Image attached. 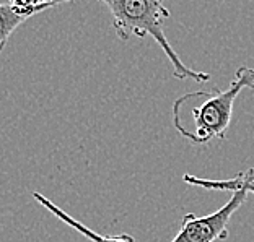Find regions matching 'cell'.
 Returning a JSON list of instances; mask_svg holds the SVG:
<instances>
[{
	"label": "cell",
	"instance_id": "cell-1",
	"mask_svg": "<svg viewBox=\"0 0 254 242\" xmlns=\"http://www.w3.org/2000/svg\"><path fill=\"white\" fill-rule=\"evenodd\" d=\"M243 90H254V68L251 67H240L227 90L192 91L178 97L171 107L176 132L197 146L225 140L235 101Z\"/></svg>",
	"mask_w": 254,
	"mask_h": 242
},
{
	"label": "cell",
	"instance_id": "cell-2",
	"mask_svg": "<svg viewBox=\"0 0 254 242\" xmlns=\"http://www.w3.org/2000/svg\"><path fill=\"white\" fill-rule=\"evenodd\" d=\"M106 5L113 16V28L121 41L130 38H153L173 65V75L178 80H194L205 83L210 75L192 70L184 63L173 49L165 34V21L170 18V10L165 0H98Z\"/></svg>",
	"mask_w": 254,
	"mask_h": 242
},
{
	"label": "cell",
	"instance_id": "cell-3",
	"mask_svg": "<svg viewBox=\"0 0 254 242\" xmlns=\"http://www.w3.org/2000/svg\"><path fill=\"white\" fill-rule=\"evenodd\" d=\"M246 190H236L222 208L205 216L188 213L183 216L181 228L171 242H215L228 238V223L246 201Z\"/></svg>",
	"mask_w": 254,
	"mask_h": 242
},
{
	"label": "cell",
	"instance_id": "cell-4",
	"mask_svg": "<svg viewBox=\"0 0 254 242\" xmlns=\"http://www.w3.org/2000/svg\"><path fill=\"white\" fill-rule=\"evenodd\" d=\"M33 198L38 201L39 205L44 206L46 210L49 213H53L54 216H57V220H61L62 223H65L67 226H70L75 231H78L82 236H85L86 239L91 241V242H135V239L132 238L129 234H119V236H103L100 233L93 231V229H90L88 226H85L83 223H80L78 220H75L72 218L68 213L64 211L61 206L54 205V201H51L48 197H44L43 194L39 192H33Z\"/></svg>",
	"mask_w": 254,
	"mask_h": 242
},
{
	"label": "cell",
	"instance_id": "cell-5",
	"mask_svg": "<svg viewBox=\"0 0 254 242\" xmlns=\"http://www.w3.org/2000/svg\"><path fill=\"white\" fill-rule=\"evenodd\" d=\"M183 181L189 186L202 187L207 190H228V192H236V190H246L248 194H254V168L248 169L245 172H240L238 176L228 181H212V179H202V177L184 174Z\"/></svg>",
	"mask_w": 254,
	"mask_h": 242
},
{
	"label": "cell",
	"instance_id": "cell-6",
	"mask_svg": "<svg viewBox=\"0 0 254 242\" xmlns=\"http://www.w3.org/2000/svg\"><path fill=\"white\" fill-rule=\"evenodd\" d=\"M28 18L10 7L8 3H0V52L5 49L8 39Z\"/></svg>",
	"mask_w": 254,
	"mask_h": 242
},
{
	"label": "cell",
	"instance_id": "cell-7",
	"mask_svg": "<svg viewBox=\"0 0 254 242\" xmlns=\"http://www.w3.org/2000/svg\"><path fill=\"white\" fill-rule=\"evenodd\" d=\"M64 2H68V0H8V5L16 13L30 18L33 15H38Z\"/></svg>",
	"mask_w": 254,
	"mask_h": 242
}]
</instances>
